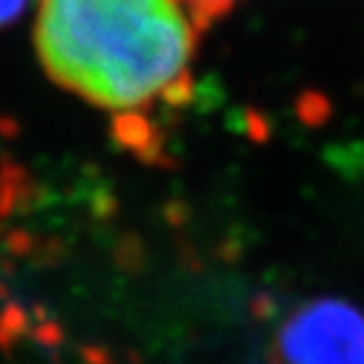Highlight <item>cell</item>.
<instances>
[{"label": "cell", "instance_id": "cell-2", "mask_svg": "<svg viewBox=\"0 0 364 364\" xmlns=\"http://www.w3.org/2000/svg\"><path fill=\"white\" fill-rule=\"evenodd\" d=\"M273 364H364V314L339 299L296 306L281 321Z\"/></svg>", "mask_w": 364, "mask_h": 364}, {"label": "cell", "instance_id": "cell-3", "mask_svg": "<svg viewBox=\"0 0 364 364\" xmlns=\"http://www.w3.org/2000/svg\"><path fill=\"white\" fill-rule=\"evenodd\" d=\"M238 0H182V6L188 8L193 21L198 23V28L203 31L205 26L220 21L223 16L233 11Z\"/></svg>", "mask_w": 364, "mask_h": 364}, {"label": "cell", "instance_id": "cell-1", "mask_svg": "<svg viewBox=\"0 0 364 364\" xmlns=\"http://www.w3.org/2000/svg\"><path fill=\"white\" fill-rule=\"evenodd\" d=\"M198 33L182 0H41L36 48L56 84L139 122L188 97Z\"/></svg>", "mask_w": 364, "mask_h": 364}, {"label": "cell", "instance_id": "cell-4", "mask_svg": "<svg viewBox=\"0 0 364 364\" xmlns=\"http://www.w3.org/2000/svg\"><path fill=\"white\" fill-rule=\"evenodd\" d=\"M26 0H0V28L21 16Z\"/></svg>", "mask_w": 364, "mask_h": 364}]
</instances>
